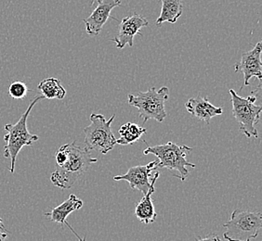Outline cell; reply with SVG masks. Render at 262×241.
I'll use <instances>...</instances> for the list:
<instances>
[{
	"label": "cell",
	"mask_w": 262,
	"mask_h": 241,
	"mask_svg": "<svg viewBox=\"0 0 262 241\" xmlns=\"http://www.w3.org/2000/svg\"><path fill=\"white\" fill-rule=\"evenodd\" d=\"M28 87L24 82H13L9 87V95L14 100H23L28 94Z\"/></svg>",
	"instance_id": "cell-18"
},
{
	"label": "cell",
	"mask_w": 262,
	"mask_h": 241,
	"mask_svg": "<svg viewBox=\"0 0 262 241\" xmlns=\"http://www.w3.org/2000/svg\"><path fill=\"white\" fill-rule=\"evenodd\" d=\"M161 13L157 18L156 25L161 26L164 22L175 23L182 15L183 0H161Z\"/></svg>",
	"instance_id": "cell-15"
},
{
	"label": "cell",
	"mask_w": 262,
	"mask_h": 241,
	"mask_svg": "<svg viewBox=\"0 0 262 241\" xmlns=\"http://www.w3.org/2000/svg\"><path fill=\"white\" fill-rule=\"evenodd\" d=\"M148 26L149 21L140 14L125 17L120 21L117 35L111 41L115 42L116 47L119 50L124 49L126 45L133 46L135 35L140 34L141 29Z\"/></svg>",
	"instance_id": "cell-11"
},
{
	"label": "cell",
	"mask_w": 262,
	"mask_h": 241,
	"mask_svg": "<svg viewBox=\"0 0 262 241\" xmlns=\"http://www.w3.org/2000/svg\"><path fill=\"white\" fill-rule=\"evenodd\" d=\"M168 93L169 89L166 86H162L158 90L151 87L146 92H138L137 95L129 94L127 102L138 109L139 117L143 123L149 120L163 123L167 115L165 105L168 100Z\"/></svg>",
	"instance_id": "cell-4"
},
{
	"label": "cell",
	"mask_w": 262,
	"mask_h": 241,
	"mask_svg": "<svg viewBox=\"0 0 262 241\" xmlns=\"http://www.w3.org/2000/svg\"><path fill=\"white\" fill-rule=\"evenodd\" d=\"M64 147L67 153L66 161L51 174V181L61 189H70L98 160L91 156V151L77 145L76 142L66 144Z\"/></svg>",
	"instance_id": "cell-1"
},
{
	"label": "cell",
	"mask_w": 262,
	"mask_h": 241,
	"mask_svg": "<svg viewBox=\"0 0 262 241\" xmlns=\"http://www.w3.org/2000/svg\"><path fill=\"white\" fill-rule=\"evenodd\" d=\"M43 99L44 98L42 95L35 98L16 124L5 126L7 135L4 136L6 143L4 146V157L10 159V171L11 174H14L15 171L16 160L20 150L24 147L32 146L33 143L38 140V136L29 133L27 128V120L35 104Z\"/></svg>",
	"instance_id": "cell-3"
},
{
	"label": "cell",
	"mask_w": 262,
	"mask_h": 241,
	"mask_svg": "<svg viewBox=\"0 0 262 241\" xmlns=\"http://www.w3.org/2000/svg\"><path fill=\"white\" fill-rule=\"evenodd\" d=\"M232 104V114L239 123V129L245 136L250 138H258V133L256 126L259 123L261 114V106H257L256 95H250L243 98L233 89L229 91Z\"/></svg>",
	"instance_id": "cell-7"
},
{
	"label": "cell",
	"mask_w": 262,
	"mask_h": 241,
	"mask_svg": "<svg viewBox=\"0 0 262 241\" xmlns=\"http://www.w3.org/2000/svg\"><path fill=\"white\" fill-rule=\"evenodd\" d=\"M146 128L134 124L126 123L119 128L118 133L120 135L119 139H116V144L122 146H127L141 139V136L146 134Z\"/></svg>",
	"instance_id": "cell-16"
},
{
	"label": "cell",
	"mask_w": 262,
	"mask_h": 241,
	"mask_svg": "<svg viewBox=\"0 0 262 241\" xmlns=\"http://www.w3.org/2000/svg\"><path fill=\"white\" fill-rule=\"evenodd\" d=\"M9 233L10 232L6 229L4 223L2 221V219L0 218V241H6V239L8 238V236H9Z\"/></svg>",
	"instance_id": "cell-19"
},
{
	"label": "cell",
	"mask_w": 262,
	"mask_h": 241,
	"mask_svg": "<svg viewBox=\"0 0 262 241\" xmlns=\"http://www.w3.org/2000/svg\"><path fill=\"white\" fill-rule=\"evenodd\" d=\"M192 151V148L168 142L163 145L147 147L142 151L143 155L152 154L157 158V168H166L181 181L186 180L190 172L188 167L195 168V164L187 161L186 157Z\"/></svg>",
	"instance_id": "cell-2"
},
{
	"label": "cell",
	"mask_w": 262,
	"mask_h": 241,
	"mask_svg": "<svg viewBox=\"0 0 262 241\" xmlns=\"http://www.w3.org/2000/svg\"><path fill=\"white\" fill-rule=\"evenodd\" d=\"M83 207V201L78 199L76 195L71 194L69 198L63 201L59 206L52 209L50 212H46L44 215L49 217V219L52 222H55L60 224L61 226H70L69 223L67 222V217L70 215L72 212L79 210Z\"/></svg>",
	"instance_id": "cell-14"
},
{
	"label": "cell",
	"mask_w": 262,
	"mask_h": 241,
	"mask_svg": "<svg viewBox=\"0 0 262 241\" xmlns=\"http://www.w3.org/2000/svg\"><path fill=\"white\" fill-rule=\"evenodd\" d=\"M195 241H223L222 240V238L220 236L215 235V234H210L206 237H203V238H199L196 237Z\"/></svg>",
	"instance_id": "cell-20"
},
{
	"label": "cell",
	"mask_w": 262,
	"mask_h": 241,
	"mask_svg": "<svg viewBox=\"0 0 262 241\" xmlns=\"http://www.w3.org/2000/svg\"><path fill=\"white\" fill-rule=\"evenodd\" d=\"M158 161H154L147 165L134 166L128 169L125 175L114 177L115 181L128 182L131 189L141 191L145 195L151 186V173L157 169Z\"/></svg>",
	"instance_id": "cell-10"
},
{
	"label": "cell",
	"mask_w": 262,
	"mask_h": 241,
	"mask_svg": "<svg viewBox=\"0 0 262 241\" xmlns=\"http://www.w3.org/2000/svg\"><path fill=\"white\" fill-rule=\"evenodd\" d=\"M95 2V9L91 12V15L83 20L86 26V34L91 36L100 35L108 19L113 18L112 10L118 6H121L122 0H96Z\"/></svg>",
	"instance_id": "cell-9"
},
{
	"label": "cell",
	"mask_w": 262,
	"mask_h": 241,
	"mask_svg": "<svg viewBox=\"0 0 262 241\" xmlns=\"http://www.w3.org/2000/svg\"><path fill=\"white\" fill-rule=\"evenodd\" d=\"M38 89L42 97L47 100H63L66 98V90L61 86V81L54 77H49L41 81Z\"/></svg>",
	"instance_id": "cell-17"
},
{
	"label": "cell",
	"mask_w": 262,
	"mask_h": 241,
	"mask_svg": "<svg viewBox=\"0 0 262 241\" xmlns=\"http://www.w3.org/2000/svg\"><path fill=\"white\" fill-rule=\"evenodd\" d=\"M77 238H78V241H86V237L81 238L80 236H79V237H77Z\"/></svg>",
	"instance_id": "cell-21"
},
{
	"label": "cell",
	"mask_w": 262,
	"mask_h": 241,
	"mask_svg": "<svg viewBox=\"0 0 262 241\" xmlns=\"http://www.w3.org/2000/svg\"><path fill=\"white\" fill-rule=\"evenodd\" d=\"M159 176H160L159 172L154 171V175L151 176L150 188L147 191L144 197L141 199V201L137 203L136 208H135V216L139 221L144 225H150L157 220V213L154 206L151 196L156 190L155 185Z\"/></svg>",
	"instance_id": "cell-13"
},
{
	"label": "cell",
	"mask_w": 262,
	"mask_h": 241,
	"mask_svg": "<svg viewBox=\"0 0 262 241\" xmlns=\"http://www.w3.org/2000/svg\"><path fill=\"white\" fill-rule=\"evenodd\" d=\"M223 226L226 228L223 234L226 240L250 241L256 238L261 231V212L235 210Z\"/></svg>",
	"instance_id": "cell-5"
},
{
	"label": "cell",
	"mask_w": 262,
	"mask_h": 241,
	"mask_svg": "<svg viewBox=\"0 0 262 241\" xmlns=\"http://www.w3.org/2000/svg\"><path fill=\"white\" fill-rule=\"evenodd\" d=\"M116 114L106 120L102 114L91 113V125L84 128L85 149L88 151H97L101 154H107L114 150L116 145V138L112 131V123Z\"/></svg>",
	"instance_id": "cell-6"
},
{
	"label": "cell",
	"mask_w": 262,
	"mask_h": 241,
	"mask_svg": "<svg viewBox=\"0 0 262 241\" xmlns=\"http://www.w3.org/2000/svg\"><path fill=\"white\" fill-rule=\"evenodd\" d=\"M261 43L257 42L251 51L243 53L241 60L235 64L234 71H241L244 75L243 87L249 86V81L252 78H257L258 80L261 79Z\"/></svg>",
	"instance_id": "cell-8"
},
{
	"label": "cell",
	"mask_w": 262,
	"mask_h": 241,
	"mask_svg": "<svg viewBox=\"0 0 262 241\" xmlns=\"http://www.w3.org/2000/svg\"><path fill=\"white\" fill-rule=\"evenodd\" d=\"M186 111L200 120L206 124H210L212 118L222 115L223 113L222 107L213 105L207 97L192 98L185 103Z\"/></svg>",
	"instance_id": "cell-12"
}]
</instances>
